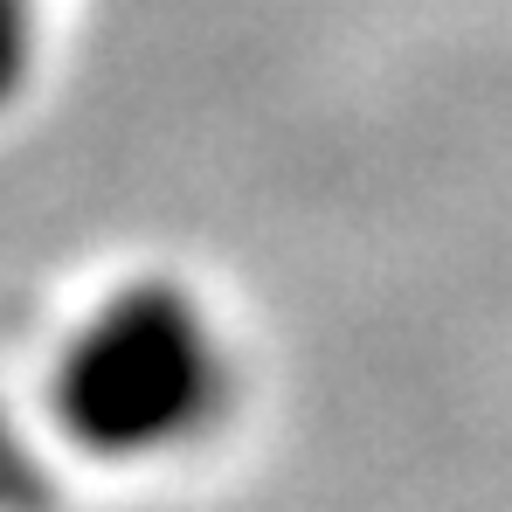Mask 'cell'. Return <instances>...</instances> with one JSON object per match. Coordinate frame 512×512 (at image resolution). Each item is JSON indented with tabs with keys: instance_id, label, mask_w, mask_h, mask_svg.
Here are the masks:
<instances>
[{
	"instance_id": "obj_1",
	"label": "cell",
	"mask_w": 512,
	"mask_h": 512,
	"mask_svg": "<svg viewBox=\"0 0 512 512\" xmlns=\"http://www.w3.org/2000/svg\"><path fill=\"white\" fill-rule=\"evenodd\" d=\"M222 346L187 291L132 284L90 312L56 367V416L97 457H146L222 409Z\"/></svg>"
},
{
	"instance_id": "obj_2",
	"label": "cell",
	"mask_w": 512,
	"mask_h": 512,
	"mask_svg": "<svg viewBox=\"0 0 512 512\" xmlns=\"http://www.w3.org/2000/svg\"><path fill=\"white\" fill-rule=\"evenodd\" d=\"M49 499H56L49 464L35 457V443L21 436V423L0 402V512H49Z\"/></svg>"
},
{
	"instance_id": "obj_3",
	"label": "cell",
	"mask_w": 512,
	"mask_h": 512,
	"mask_svg": "<svg viewBox=\"0 0 512 512\" xmlns=\"http://www.w3.org/2000/svg\"><path fill=\"white\" fill-rule=\"evenodd\" d=\"M28 49H35V14H28V0H0V104L28 77Z\"/></svg>"
}]
</instances>
